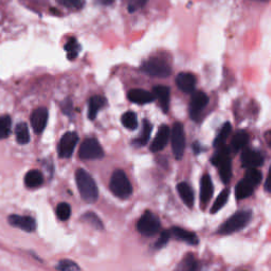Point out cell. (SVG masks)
<instances>
[{"mask_svg": "<svg viewBox=\"0 0 271 271\" xmlns=\"http://www.w3.org/2000/svg\"><path fill=\"white\" fill-rule=\"evenodd\" d=\"M270 172H271V169H270Z\"/></svg>", "mask_w": 271, "mask_h": 271, "instance_id": "obj_45", "label": "cell"}, {"mask_svg": "<svg viewBox=\"0 0 271 271\" xmlns=\"http://www.w3.org/2000/svg\"><path fill=\"white\" fill-rule=\"evenodd\" d=\"M253 190L254 188L245 179H243L237 183V186L235 188V196L237 199H245L250 195H252Z\"/></svg>", "mask_w": 271, "mask_h": 271, "instance_id": "obj_22", "label": "cell"}, {"mask_svg": "<svg viewBox=\"0 0 271 271\" xmlns=\"http://www.w3.org/2000/svg\"><path fill=\"white\" fill-rule=\"evenodd\" d=\"M57 270L60 271H80V267L69 259H63L57 264Z\"/></svg>", "mask_w": 271, "mask_h": 271, "instance_id": "obj_37", "label": "cell"}, {"mask_svg": "<svg viewBox=\"0 0 271 271\" xmlns=\"http://www.w3.org/2000/svg\"><path fill=\"white\" fill-rule=\"evenodd\" d=\"M148 0H129L128 4V10L129 12H134L136 10L143 7L145 4H147Z\"/></svg>", "mask_w": 271, "mask_h": 271, "instance_id": "obj_40", "label": "cell"}, {"mask_svg": "<svg viewBox=\"0 0 271 271\" xmlns=\"http://www.w3.org/2000/svg\"><path fill=\"white\" fill-rule=\"evenodd\" d=\"M11 132V118L9 115L0 117V139H5Z\"/></svg>", "mask_w": 271, "mask_h": 271, "instance_id": "obj_35", "label": "cell"}, {"mask_svg": "<svg viewBox=\"0 0 271 271\" xmlns=\"http://www.w3.org/2000/svg\"><path fill=\"white\" fill-rule=\"evenodd\" d=\"M197 263L193 255H188L183 258L176 267L175 271H196Z\"/></svg>", "mask_w": 271, "mask_h": 271, "instance_id": "obj_27", "label": "cell"}, {"mask_svg": "<svg viewBox=\"0 0 271 271\" xmlns=\"http://www.w3.org/2000/svg\"><path fill=\"white\" fill-rule=\"evenodd\" d=\"M209 103V98L206 93L202 91H197L193 93L191 103H190V117L193 120H197L201 111L205 109L206 106Z\"/></svg>", "mask_w": 271, "mask_h": 271, "instance_id": "obj_8", "label": "cell"}, {"mask_svg": "<svg viewBox=\"0 0 271 271\" xmlns=\"http://www.w3.org/2000/svg\"><path fill=\"white\" fill-rule=\"evenodd\" d=\"M30 122L35 133L43 132L48 122V110L46 108L35 109L31 114Z\"/></svg>", "mask_w": 271, "mask_h": 271, "instance_id": "obj_11", "label": "cell"}, {"mask_svg": "<svg viewBox=\"0 0 271 271\" xmlns=\"http://www.w3.org/2000/svg\"><path fill=\"white\" fill-rule=\"evenodd\" d=\"M79 141V136L76 134V132H67L65 133L59 144V155L62 158H69L74 149L75 145Z\"/></svg>", "mask_w": 271, "mask_h": 271, "instance_id": "obj_9", "label": "cell"}, {"mask_svg": "<svg viewBox=\"0 0 271 271\" xmlns=\"http://www.w3.org/2000/svg\"><path fill=\"white\" fill-rule=\"evenodd\" d=\"M229 195H230L229 190L221 191V193L217 196V198L214 201V203H213V207L211 209V213H213V214H214V213L218 212L222 207H224L226 205V203H227L228 199H229Z\"/></svg>", "mask_w": 271, "mask_h": 271, "instance_id": "obj_33", "label": "cell"}, {"mask_svg": "<svg viewBox=\"0 0 271 271\" xmlns=\"http://www.w3.org/2000/svg\"><path fill=\"white\" fill-rule=\"evenodd\" d=\"M25 185L29 189H36L41 187L44 182V177L41 171L31 170L29 171L25 176Z\"/></svg>", "mask_w": 271, "mask_h": 271, "instance_id": "obj_19", "label": "cell"}, {"mask_svg": "<svg viewBox=\"0 0 271 271\" xmlns=\"http://www.w3.org/2000/svg\"><path fill=\"white\" fill-rule=\"evenodd\" d=\"M241 163H243V167L245 168L256 169L260 166H263L264 157L262 154L256 151L247 150L243 153V155H241Z\"/></svg>", "mask_w": 271, "mask_h": 271, "instance_id": "obj_12", "label": "cell"}, {"mask_svg": "<svg viewBox=\"0 0 271 271\" xmlns=\"http://www.w3.org/2000/svg\"><path fill=\"white\" fill-rule=\"evenodd\" d=\"M176 84L181 91L186 92V93H191L195 89L196 79L192 73L182 72V73H179L177 75Z\"/></svg>", "mask_w": 271, "mask_h": 271, "instance_id": "obj_13", "label": "cell"}, {"mask_svg": "<svg viewBox=\"0 0 271 271\" xmlns=\"http://www.w3.org/2000/svg\"><path fill=\"white\" fill-rule=\"evenodd\" d=\"M152 129H153V126L152 124L150 122H148L147 120L143 121V128H142V133L140 137L137 139V142L138 145H145L148 143L149 139H150V136H151V132H152Z\"/></svg>", "mask_w": 271, "mask_h": 271, "instance_id": "obj_36", "label": "cell"}, {"mask_svg": "<svg viewBox=\"0 0 271 271\" xmlns=\"http://www.w3.org/2000/svg\"><path fill=\"white\" fill-rule=\"evenodd\" d=\"M218 171H219V176L221 181L224 183H228L231 178H232V163H231V158H228L220 162L218 166Z\"/></svg>", "mask_w": 271, "mask_h": 271, "instance_id": "obj_23", "label": "cell"}, {"mask_svg": "<svg viewBox=\"0 0 271 271\" xmlns=\"http://www.w3.org/2000/svg\"><path fill=\"white\" fill-rule=\"evenodd\" d=\"M177 191L182 201L186 203V206L192 208L194 205V194H193L192 188L187 182H180L177 186Z\"/></svg>", "mask_w": 271, "mask_h": 271, "instance_id": "obj_20", "label": "cell"}, {"mask_svg": "<svg viewBox=\"0 0 271 271\" xmlns=\"http://www.w3.org/2000/svg\"><path fill=\"white\" fill-rule=\"evenodd\" d=\"M62 109L64 111V113H66L67 115H70L72 113V103L70 100H66L63 104H62Z\"/></svg>", "mask_w": 271, "mask_h": 271, "instance_id": "obj_41", "label": "cell"}, {"mask_svg": "<svg viewBox=\"0 0 271 271\" xmlns=\"http://www.w3.org/2000/svg\"><path fill=\"white\" fill-rule=\"evenodd\" d=\"M265 188H266V190L268 191V192H270L271 193V175L269 176V178L267 179V182H266V186H265Z\"/></svg>", "mask_w": 271, "mask_h": 271, "instance_id": "obj_42", "label": "cell"}, {"mask_svg": "<svg viewBox=\"0 0 271 271\" xmlns=\"http://www.w3.org/2000/svg\"><path fill=\"white\" fill-rule=\"evenodd\" d=\"M244 179L247 182H249L253 188H255L259 185L260 181H262L263 175H262V173H260V171H258L257 169H249L246 173Z\"/></svg>", "mask_w": 271, "mask_h": 271, "instance_id": "obj_28", "label": "cell"}, {"mask_svg": "<svg viewBox=\"0 0 271 271\" xmlns=\"http://www.w3.org/2000/svg\"><path fill=\"white\" fill-rule=\"evenodd\" d=\"M249 141V134L245 131H238L233 136V139L231 142V147L233 148L235 152H238L239 150L244 149L248 144Z\"/></svg>", "mask_w": 271, "mask_h": 271, "instance_id": "obj_25", "label": "cell"}, {"mask_svg": "<svg viewBox=\"0 0 271 271\" xmlns=\"http://www.w3.org/2000/svg\"><path fill=\"white\" fill-rule=\"evenodd\" d=\"M141 71L154 77H168L171 74L170 66L159 60H149L141 65Z\"/></svg>", "mask_w": 271, "mask_h": 271, "instance_id": "obj_7", "label": "cell"}, {"mask_svg": "<svg viewBox=\"0 0 271 271\" xmlns=\"http://www.w3.org/2000/svg\"><path fill=\"white\" fill-rule=\"evenodd\" d=\"M8 221L12 227L24 230L26 232H33L36 228V222L31 216L13 214L9 216Z\"/></svg>", "mask_w": 271, "mask_h": 271, "instance_id": "obj_10", "label": "cell"}, {"mask_svg": "<svg viewBox=\"0 0 271 271\" xmlns=\"http://www.w3.org/2000/svg\"><path fill=\"white\" fill-rule=\"evenodd\" d=\"M160 229V221L156 215L152 212L147 211L138 220L137 230L139 233L144 236H153L157 233Z\"/></svg>", "mask_w": 271, "mask_h": 271, "instance_id": "obj_4", "label": "cell"}, {"mask_svg": "<svg viewBox=\"0 0 271 271\" xmlns=\"http://www.w3.org/2000/svg\"><path fill=\"white\" fill-rule=\"evenodd\" d=\"M170 237H171V232L170 231H162L158 240H157L156 245H155V247H156L157 249L163 248L164 246H166L169 243Z\"/></svg>", "mask_w": 271, "mask_h": 271, "instance_id": "obj_38", "label": "cell"}, {"mask_svg": "<svg viewBox=\"0 0 271 271\" xmlns=\"http://www.w3.org/2000/svg\"><path fill=\"white\" fill-rule=\"evenodd\" d=\"M128 99L130 102L138 104V105H144L152 103L155 99L153 93L145 91L142 89H132L128 93Z\"/></svg>", "mask_w": 271, "mask_h": 271, "instance_id": "obj_18", "label": "cell"}, {"mask_svg": "<svg viewBox=\"0 0 271 271\" xmlns=\"http://www.w3.org/2000/svg\"><path fill=\"white\" fill-rule=\"evenodd\" d=\"M171 234L173 236H175L177 239L179 240H182L185 241V243L189 244V245H193V246H196L199 240H198V237L193 233V232H190V231H187L185 229L182 228H179V227H174L170 230Z\"/></svg>", "mask_w": 271, "mask_h": 271, "instance_id": "obj_16", "label": "cell"}, {"mask_svg": "<svg viewBox=\"0 0 271 271\" xmlns=\"http://www.w3.org/2000/svg\"><path fill=\"white\" fill-rule=\"evenodd\" d=\"M106 104V100L103 96L94 95L89 101V109H88V117L90 120H94L98 115V112L104 107Z\"/></svg>", "mask_w": 271, "mask_h": 271, "instance_id": "obj_21", "label": "cell"}, {"mask_svg": "<svg viewBox=\"0 0 271 271\" xmlns=\"http://www.w3.org/2000/svg\"><path fill=\"white\" fill-rule=\"evenodd\" d=\"M82 219L85 220L86 222H88L89 225H91L93 228L98 229V230H102L104 228L102 220L99 218V216L94 214L92 212H87L82 216Z\"/></svg>", "mask_w": 271, "mask_h": 271, "instance_id": "obj_34", "label": "cell"}, {"mask_svg": "<svg viewBox=\"0 0 271 271\" xmlns=\"http://www.w3.org/2000/svg\"><path fill=\"white\" fill-rule=\"evenodd\" d=\"M15 136L16 141L19 144H26L30 140V133H29V129L26 123H19L15 128Z\"/></svg>", "mask_w": 271, "mask_h": 271, "instance_id": "obj_26", "label": "cell"}, {"mask_svg": "<svg viewBox=\"0 0 271 271\" xmlns=\"http://www.w3.org/2000/svg\"><path fill=\"white\" fill-rule=\"evenodd\" d=\"M57 2L65 7L73 9H81L84 6V0H57Z\"/></svg>", "mask_w": 271, "mask_h": 271, "instance_id": "obj_39", "label": "cell"}, {"mask_svg": "<svg viewBox=\"0 0 271 271\" xmlns=\"http://www.w3.org/2000/svg\"><path fill=\"white\" fill-rule=\"evenodd\" d=\"M213 195V183L209 174H205L200 180V200L206 205Z\"/></svg>", "mask_w": 271, "mask_h": 271, "instance_id": "obj_17", "label": "cell"}, {"mask_svg": "<svg viewBox=\"0 0 271 271\" xmlns=\"http://www.w3.org/2000/svg\"><path fill=\"white\" fill-rule=\"evenodd\" d=\"M122 124L124 125V127H126L127 129H130V130L136 129L138 126L137 115H136V113L132 111L124 113L122 117Z\"/></svg>", "mask_w": 271, "mask_h": 271, "instance_id": "obj_32", "label": "cell"}, {"mask_svg": "<svg viewBox=\"0 0 271 271\" xmlns=\"http://www.w3.org/2000/svg\"><path fill=\"white\" fill-rule=\"evenodd\" d=\"M153 94L155 98L159 101V104L163 112L169 111L170 106V88L166 86H156L154 87Z\"/></svg>", "mask_w": 271, "mask_h": 271, "instance_id": "obj_15", "label": "cell"}, {"mask_svg": "<svg viewBox=\"0 0 271 271\" xmlns=\"http://www.w3.org/2000/svg\"><path fill=\"white\" fill-rule=\"evenodd\" d=\"M79 156L84 160L101 159L104 156V151L95 138H87L81 145Z\"/></svg>", "mask_w": 271, "mask_h": 271, "instance_id": "obj_5", "label": "cell"}, {"mask_svg": "<svg viewBox=\"0 0 271 271\" xmlns=\"http://www.w3.org/2000/svg\"><path fill=\"white\" fill-rule=\"evenodd\" d=\"M270 145H271V141H270Z\"/></svg>", "mask_w": 271, "mask_h": 271, "instance_id": "obj_44", "label": "cell"}, {"mask_svg": "<svg viewBox=\"0 0 271 271\" xmlns=\"http://www.w3.org/2000/svg\"><path fill=\"white\" fill-rule=\"evenodd\" d=\"M109 186L113 194L121 199H126L132 194L131 183L122 170H117L112 173Z\"/></svg>", "mask_w": 271, "mask_h": 271, "instance_id": "obj_2", "label": "cell"}, {"mask_svg": "<svg viewBox=\"0 0 271 271\" xmlns=\"http://www.w3.org/2000/svg\"><path fill=\"white\" fill-rule=\"evenodd\" d=\"M262 2H264V0H262Z\"/></svg>", "mask_w": 271, "mask_h": 271, "instance_id": "obj_46", "label": "cell"}, {"mask_svg": "<svg viewBox=\"0 0 271 271\" xmlns=\"http://www.w3.org/2000/svg\"><path fill=\"white\" fill-rule=\"evenodd\" d=\"M56 216L62 221L69 219L71 216V207L69 203L67 202L59 203L56 208Z\"/></svg>", "mask_w": 271, "mask_h": 271, "instance_id": "obj_30", "label": "cell"}, {"mask_svg": "<svg viewBox=\"0 0 271 271\" xmlns=\"http://www.w3.org/2000/svg\"><path fill=\"white\" fill-rule=\"evenodd\" d=\"M250 219H251L250 211L237 212L220 226L218 233L221 235H228V234L234 233V232H237L240 229L245 228Z\"/></svg>", "mask_w": 271, "mask_h": 271, "instance_id": "obj_3", "label": "cell"}, {"mask_svg": "<svg viewBox=\"0 0 271 271\" xmlns=\"http://www.w3.org/2000/svg\"><path fill=\"white\" fill-rule=\"evenodd\" d=\"M231 130H232V126H231L230 123H226L224 126H222L220 132L218 133V136L214 140V147L216 149L222 147V145H225V142L228 139L229 134L231 133Z\"/></svg>", "mask_w": 271, "mask_h": 271, "instance_id": "obj_29", "label": "cell"}, {"mask_svg": "<svg viewBox=\"0 0 271 271\" xmlns=\"http://www.w3.org/2000/svg\"><path fill=\"white\" fill-rule=\"evenodd\" d=\"M172 150L176 159H181L186 149V136L180 123H175L172 129Z\"/></svg>", "mask_w": 271, "mask_h": 271, "instance_id": "obj_6", "label": "cell"}, {"mask_svg": "<svg viewBox=\"0 0 271 271\" xmlns=\"http://www.w3.org/2000/svg\"><path fill=\"white\" fill-rule=\"evenodd\" d=\"M75 180L83 200L89 203L95 202L99 197V190L90 174L83 169H79L75 172Z\"/></svg>", "mask_w": 271, "mask_h": 271, "instance_id": "obj_1", "label": "cell"}, {"mask_svg": "<svg viewBox=\"0 0 271 271\" xmlns=\"http://www.w3.org/2000/svg\"><path fill=\"white\" fill-rule=\"evenodd\" d=\"M228 158H230V150L228 148H226L225 145H222V147L217 148L216 153L213 155L212 163L214 164L215 167H217L220 162H222Z\"/></svg>", "mask_w": 271, "mask_h": 271, "instance_id": "obj_31", "label": "cell"}, {"mask_svg": "<svg viewBox=\"0 0 271 271\" xmlns=\"http://www.w3.org/2000/svg\"><path fill=\"white\" fill-rule=\"evenodd\" d=\"M169 138H170V129L168 126H166V125H162L159 128L156 137H155V139L151 144V151L152 152L161 151L167 145Z\"/></svg>", "mask_w": 271, "mask_h": 271, "instance_id": "obj_14", "label": "cell"}, {"mask_svg": "<svg viewBox=\"0 0 271 271\" xmlns=\"http://www.w3.org/2000/svg\"><path fill=\"white\" fill-rule=\"evenodd\" d=\"M99 3H101L102 5H111L113 3V0H98Z\"/></svg>", "mask_w": 271, "mask_h": 271, "instance_id": "obj_43", "label": "cell"}, {"mask_svg": "<svg viewBox=\"0 0 271 271\" xmlns=\"http://www.w3.org/2000/svg\"><path fill=\"white\" fill-rule=\"evenodd\" d=\"M81 47L74 37L69 38L65 45V51H67V59L73 61L79 55Z\"/></svg>", "mask_w": 271, "mask_h": 271, "instance_id": "obj_24", "label": "cell"}]
</instances>
